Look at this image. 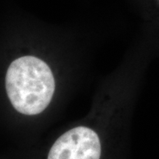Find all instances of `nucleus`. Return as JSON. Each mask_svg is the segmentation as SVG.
Listing matches in <instances>:
<instances>
[{"mask_svg":"<svg viewBox=\"0 0 159 159\" xmlns=\"http://www.w3.org/2000/svg\"><path fill=\"white\" fill-rule=\"evenodd\" d=\"M6 89L11 105L20 113L37 115L50 104L55 80L44 61L34 56L13 60L7 69Z\"/></svg>","mask_w":159,"mask_h":159,"instance_id":"1","label":"nucleus"},{"mask_svg":"<svg viewBox=\"0 0 159 159\" xmlns=\"http://www.w3.org/2000/svg\"><path fill=\"white\" fill-rule=\"evenodd\" d=\"M101 142L97 133L77 126L63 134L54 142L47 159H100Z\"/></svg>","mask_w":159,"mask_h":159,"instance_id":"2","label":"nucleus"}]
</instances>
